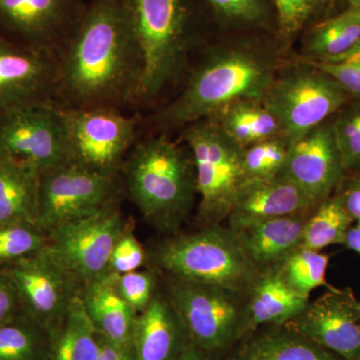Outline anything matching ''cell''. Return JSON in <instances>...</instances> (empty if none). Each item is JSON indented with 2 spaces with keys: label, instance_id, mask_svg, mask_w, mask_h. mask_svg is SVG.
Returning <instances> with one entry per match:
<instances>
[{
  "label": "cell",
  "instance_id": "cell-1",
  "mask_svg": "<svg viewBox=\"0 0 360 360\" xmlns=\"http://www.w3.org/2000/svg\"><path fill=\"white\" fill-rule=\"evenodd\" d=\"M143 61L123 0H89L59 54L56 105L65 110L137 105Z\"/></svg>",
  "mask_w": 360,
  "mask_h": 360
},
{
  "label": "cell",
  "instance_id": "cell-2",
  "mask_svg": "<svg viewBox=\"0 0 360 360\" xmlns=\"http://www.w3.org/2000/svg\"><path fill=\"white\" fill-rule=\"evenodd\" d=\"M193 167L167 135H149L130 149L122 169L123 184L144 219L158 229L174 231L193 206Z\"/></svg>",
  "mask_w": 360,
  "mask_h": 360
},
{
  "label": "cell",
  "instance_id": "cell-3",
  "mask_svg": "<svg viewBox=\"0 0 360 360\" xmlns=\"http://www.w3.org/2000/svg\"><path fill=\"white\" fill-rule=\"evenodd\" d=\"M272 82L266 63L250 52L212 56L193 71L181 94L148 122L158 130L186 127L239 101H262Z\"/></svg>",
  "mask_w": 360,
  "mask_h": 360
},
{
  "label": "cell",
  "instance_id": "cell-4",
  "mask_svg": "<svg viewBox=\"0 0 360 360\" xmlns=\"http://www.w3.org/2000/svg\"><path fill=\"white\" fill-rule=\"evenodd\" d=\"M141 47L143 73L137 105L155 101L195 41L202 0H123Z\"/></svg>",
  "mask_w": 360,
  "mask_h": 360
},
{
  "label": "cell",
  "instance_id": "cell-5",
  "mask_svg": "<svg viewBox=\"0 0 360 360\" xmlns=\"http://www.w3.org/2000/svg\"><path fill=\"white\" fill-rule=\"evenodd\" d=\"M155 262L175 278L212 284L245 295L259 274L238 234L217 225L168 239L156 248Z\"/></svg>",
  "mask_w": 360,
  "mask_h": 360
},
{
  "label": "cell",
  "instance_id": "cell-6",
  "mask_svg": "<svg viewBox=\"0 0 360 360\" xmlns=\"http://www.w3.org/2000/svg\"><path fill=\"white\" fill-rule=\"evenodd\" d=\"M191 149L200 217L215 225L229 217L246 182L243 148L231 141L217 123L202 120L184 127Z\"/></svg>",
  "mask_w": 360,
  "mask_h": 360
},
{
  "label": "cell",
  "instance_id": "cell-7",
  "mask_svg": "<svg viewBox=\"0 0 360 360\" xmlns=\"http://www.w3.org/2000/svg\"><path fill=\"white\" fill-rule=\"evenodd\" d=\"M167 296L188 340L205 352L229 347L250 326L248 295L174 277Z\"/></svg>",
  "mask_w": 360,
  "mask_h": 360
},
{
  "label": "cell",
  "instance_id": "cell-8",
  "mask_svg": "<svg viewBox=\"0 0 360 360\" xmlns=\"http://www.w3.org/2000/svg\"><path fill=\"white\" fill-rule=\"evenodd\" d=\"M307 65L274 80L262 99L290 146L324 123L350 97L333 77Z\"/></svg>",
  "mask_w": 360,
  "mask_h": 360
},
{
  "label": "cell",
  "instance_id": "cell-9",
  "mask_svg": "<svg viewBox=\"0 0 360 360\" xmlns=\"http://www.w3.org/2000/svg\"><path fill=\"white\" fill-rule=\"evenodd\" d=\"M118 179L70 161L39 172L37 224L49 236L63 225L117 202L122 191Z\"/></svg>",
  "mask_w": 360,
  "mask_h": 360
},
{
  "label": "cell",
  "instance_id": "cell-10",
  "mask_svg": "<svg viewBox=\"0 0 360 360\" xmlns=\"http://www.w3.org/2000/svg\"><path fill=\"white\" fill-rule=\"evenodd\" d=\"M61 111L68 161L97 174L120 176L136 142L139 118L113 108H61Z\"/></svg>",
  "mask_w": 360,
  "mask_h": 360
},
{
  "label": "cell",
  "instance_id": "cell-11",
  "mask_svg": "<svg viewBox=\"0 0 360 360\" xmlns=\"http://www.w3.org/2000/svg\"><path fill=\"white\" fill-rule=\"evenodd\" d=\"M127 226L117 201L54 229L45 250L84 286L108 274L111 252Z\"/></svg>",
  "mask_w": 360,
  "mask_h": 360
},
{
  "label": "cell",
  "instance_id": "cell-12",
  "mask_svg": "<svg viewBox=\"0 0 360 360\" xmlns=\"http://www.w3.org/2000/svg\"><path fill=\"white\" fill-rule=\"evenodd\" d=\"M0 155L39 172L68 162L61 108L54 103L37 104L1 116Z\"/></svg>",
  "mask_w": 360,
  "mask_h": 360
},
{
  "label": "cell",
  "instance_id": "cell-13",
  "mask_svg": "<svg viewBox=\"0 0 360 360\" xmlns=\"http://www.w3.org/2000/svg\"><path fill=\"white\" fill-rule=\"evenodd\" d=\"M87 4L85 0H0V34L59 56L82 22Z\"/></svg>",
  "mask_w": 360,
  "mask_h": 360
},
{
  "label": "cell",
  "instance_id": "cell-14",
  "mask_svg": "<svg viewBox=\"0 0 360 360\" xmlns=\"http://www.w3.org/2000/svg\"><path fill=\"white\" fill-rule=\"evenodd\" d=\"M4 269L18 286L25 314L52 335L60 326L82 286L45 248Z\"/></svg>",
  "mask_w": 360,
  "mask_h": 360
},
{
  "label": "cell",
  "instance_id": "cell-15",
  "mask_svg": "<svg viewBox=\"0 0 360 360\" xmlns=\"http://www.w3.org/2000/svg\"><path fill=\"white\" fill-rule=\"evenodd\" d=\"M58 65V54L0 34V117L26 106L54 103Z\"/></svg>",
  "mask_w": 360,
  "mask_h": 360
},
{
  "label": "cell",
  "instance_id": "cell-16",
  "mask_svg": "<svg viewBox=\"0 0 360 360\" xmlns=\"http://www.w3.org/2000/svg\"><path fill=\"white\" fill-rule=\"evenodd\" d=\"M357 303L350 288H331L290 321L291 330L345 360H360Z\"/></svg>",
  "mask_w": 360,
  "mask_h": 360
},
{
  "label": "cell",
  "instance_id": "cell-17",
  "mask_svg": "<svg viewBox=\"0 0 360 360\" xmlns=\"http://www.w3.org/2000/svg\"><path fill=\"white\" fill-rule=\"evenodd\" d=\"M343 172L333 127L322 123L291 144L281 174L321 203L340 184Z\"/></svg>",
  "mask_w": 360,
  "mask_h": 360
},
{
  "label": "cell",
  "instance_id": "cell-18",
  "mask_svg": "<svg viewBox=\"0 0 360 360\" xmlns=\"http://www.w3.org/2000/svg\"><path fill=\"white\" fill-rule=\"evenodd\" d=\"M319 205L281 174L274 179L246 181L227 219L229 229L239 232L265 220L307 213Z\"/></svg>",
  "mask_w": 360,
  "mask_h": 360
},
{
  "label": "cell",
  "instance_id": "cell-19",
  "mask_svg": "<svg viewBox=\"0 0 360 360\" xmlns=\"http://www.w3.org/2000/svg\"><path fill=\"white\" fill-rule=\"evenodd\" d=\"M188 341L168 296L156 291L146 309L137 314L132 338L135 360H179Z\"/></svg>",
  "mask_w": 360,
  "mask_h": 360
},
{
  "label": "cell",
  "instance_id": "cell-20",
  "mask_svg": "<svg viewBox=\"0 0 360 360\" xmlns=\"http://www.w3.org/2000/svg\"><path fill=\"white\" fill-rule=\"evenodd\" d=\"M115 274H108L82 286L80 297L90 321L106 340L132 347L137 312L116 288Z\"/></svg>",
  "mask_w": 360,
  "mask_h": 360
},
{
  "label": "cell",
  "instance_id": "cell-21",
  "mask_svg": "<svg viewBox=\"0 0 360 360\" xmlns=\"http://www.w3.org/2000/svg\"><path fill=\"white\" fill-rule=\"evenodd\" d=\"M307 213L265 220L236 232L246 255L258 270L283 264L302 246Z\"/></svg>",
  "mask_w": 360,
  "mask_h": 360
},
{
  "label": "cell",
  "instance_id": "cell-22",
  "mask_svg": "<svg viewBox=\"0 0 360 360\" xmlns=\"http://www.w3.org/2000/svg\"><path fill=\"white\" fill-rule=\"evenodd\" d=\"M309 300L285 281L279 265L260 270L248 295L250 326L288 323L302 314Z\"/></svg>",
  "mask_w": 360,
  "mask_h": 360
},
{
  "label": "cell",
  "instance_id": "cell-23",
  "mask_svg": "<svg viewBox=\"0 0 360 360\" xmlns=\"http://www.w3.org/2000/svg\"><path fill=\"white\" fill-rule=\"evenodd\" d=\"M39 177L35 168L0 155V224H37Z\"/></svg>",
  "mask_w": 360,
  "mask_h": 360
},
{
  "label": "cell",
  "instance_id": "cell-24",
  "mask_svg": "<svg viewBox=\"0 0 360 360\" xmlns=\"http://www.w3.org/2000/svg\"><path fill=\"white\" fill-rule=\"evenodd\" d=\"M206 120L217 123L231 141L243 149L281 135L276 116L262 101H239Z\"/></svg>",
  "mask_w": 360,
  "mask_h": 360
},
{
  "label": "cell",
  "instance_id": "cell-25",
  "mask_svg": "<svg viewBox=\"0 0 360 360\" xmlns=\"http://www.w3.org/2000/svg\"><path fill=\"white\" fill-rule=\"evenodd\" d=\"M99 350L98 333L86 314L79 293L60 326L51 335L49 360H97Z\"/></svg>",
  "mask_w": 360,
  "mask_h": 360
},
{
  "label": "cell",
  "instance_id": "cell-26",
  "mask_svg": "<svg viewBox=\"0 0 360 360\" xmlns=\"http://www.w3.org/2000/svg\"><path fill=\"white\" fill-rule=\"evenodd\" d=\"M360 42V11H348L314 26L305 37L304 51L310 60L340 58Z\"/></svg>",
  "mask_w": 360,
  "mask_h": 360
},
{
  "label": "cell",
  "instance_id": "cell-27",
  "mask_svg": "<svg viewBox=\"0 0 360 360\" xmlns=\"http://www.w3.org/2000/svg\"><path fill=\"white\" fill-rule=\"evenodd\" d=\"M51 333L27 314L0 324V360H49Z\"/></svg>",
  "mask_w": 360,
  "mask_h": 360
},
{
  "label": "cell",
  "instance_id": "cell-28",
  "mask_svg": "<svg viewBox=\"0 0 360 360\" xmlns=\"http://www.w3.org/2000/svg\"><path fill=\"white\" fill-rule=\"evenodd\" d=\"M352 222L340 194L329 196L317 205L305 222L300 248L321 251L329 245H345Z\"/></svg>",
  "mask_w": 360,
  "mask_h": 360
},
{
  "label": "cell",
  "instance_id": "cell-29",
  "mask_svg": "<svg viewBox=\"0 0 360 360\" xmlns=\"http://www.w3.org/2000/svg\"><path fill=\"white\" fill-rule=\"evenodd\" d=\"M243 360H336L304 336L291 333L265 335L246 348Z\"/></svg>",
  "mask_w": 360,
  "mask_h": 360
},
{
  "label": "cell",
  "instance_id": "cell-30",
  "mask_svg": "<svg viewBox=\"0 0 360 360\" xmlns=\"http://www.w3.org/2000/svg\"><path fill=\"white\" fill-rule=\"evenodd\" d=\"M328 262V255L300 248L279 267L285 281L300 295L309 298L315 288L321 286H326L329 290L333 288L326 278Z\"/></svg>",
  "mask_w": 360,
  "mask_h": 360
},
{
  "label": "cell",
  "instance_id": "cell-31",
  "mask_svg": "<svg viewBox=\"0 0 360 360\" xmlns=\"http://www.w3.org/2000/svg\"><path fill=\"white\" fill-rule=\"evenodd\" d=\"M290 144L281 135L243 149L246 181L274 179L283 172Z\"/></svg>",
  "mask_w": 360,
  "mask_h": 360
},
{
  "label": "cell",
  "instance_id": "cell-32",
  "mask_svg": "<svg viewBox=\"0 0 360 360\" xmlns=\"http://www.w3.org/2000/svg\"><path fill=\"white\" fill-rule=\"evenodd\" d=\"M49 236L37 224H0V265L6 266L44 250Z\"/></svg>",
  "mask_w": 360,
  "mask_h": 360
},
{
  "label": "cell",
  "instance_id": "cell-33",
  "mask_svg": "<svg viewBox=\"0 0 360 360\" xmlns=\"http://www.w3.org/2000/svg\"><path fill=\"white\" fill-rule=\"evenodd\" d=\"M343 169L360 167V101L345 108L331 123Z\"/></svg>",
  "mask_w": 360,
  "mask_h": 360
},
{
  "label": "cell",
  "instance_id": "cell-34",
  "mask_svg": "<svg viewBox=\"0 0 360 360\" xmlns=\"http://www.w3.org/2000/svg\"><path fill=\"white\" fill-rule=\"evenodd\" d=\"M115 283L123 300L137 314L146 309L156 293V274L151 270H136L116 276Z\"/></svg>",
  "mask_w": 360,
  "mask_h": 360
},
{
  "label": "cell",
  "instance_id": "cell-35",
  "mask_svg": "<svg viewBox=\"0 0 360 360\" xmlns=\"http://www.w3.org/2000/svg\"><path fill=\"white\" fill-rule=\"evenodd\" d=\"M220 20L240 25H257L266 18L264 0H202Z\"/></svg>",
  "mask_w": 360,
  "mask_h": 360
},
{
  "label": "cell",
  "instance_id": "cell-36",
  "mask_svg": "<svg viewBox=\"0 0 360 360\" xmlns=\"http://www.w3.org/2000/svg\"><path fill=\"white\" fill-rule=\"evenodd\" d=\"M279 30L283 34H295L302 30L321 8L324 0H274Z\"/></svg>",
  "mask_w": 360,
  "mask_h": 360
},
{
  "label": "cell",
  "instance_id": "cell-37",
  "mask_svg": "<svg viewBox=\"0 0 360 360\" xmlns=\"http://www.w3.org/2000/svg\"><path fill=\"white\" fill-rule=\"evenodd\" d=\"M146 259V251L132 229L125 227L116 241L108 264V274L122 276L139 270Z\"/></svg>",
  "mask_w": 360,
  "mask_h": 360
},
{
  "label": "cell",
  "instance_id": "cell-38",
  "mask_svg": "<svg viewBox=\"0 0 360 360\" xmlns=\"http://www.w3.org/2000/svg\"><path fill=\"white\" fill-rule=\"evenodd\" d=\"M307 65L323 71L340 84L348 96L360 101V65L309 60Z\"/></svg>",
  "mask_w": 360,
  "mask_h": 360
},
{
  "label": "cell",
  "instance_id": "cell-39",
  "mask_svg": "<svg viewBox=\"0 0 360 360\" xmlns=\"http://www.w3.org/2000/svg\"><path fill=\"white\" fill-rule=\"evenodd\" d=\"M25 314L22 302L13 276L6 269H0V324L13 321Z\"/></svg>",
  "mask_w": 360,
  "mask_h": 360
},
{
  "label": "cell",
  "instance_id": "cell-40",
  "mask_svg": "<svg viewBox=\"0 0 360 360\" xmlns=\"http://www.w3.org/2000/svg\"><path fill=\"white\" fill-rule=\"evenodd\" d=\"M338 194L349 217L360 224V177L343 180Z\"/></svg>",
  "mask_w": 360,
  "mask_h": 360
},
{
  "label": "cell",
  "instance_id": "cell-41",
  "mask_svg": "<svg viewBox=\"0 0 360 360\" xmlns=\"http://www.w3.org/2000/svg\"><path fill=\"white\" fill-rule=\"evenodd\" d=\"M101 350L97 360H135L132 347H122L98 333Z\"/></svg>",
  "mask_w": 360,
  "mask_h": 360
},
{
  "label": "cell",
  "instance_id": "cell-42",
  "mask_svg": "<svg viewBox=\"0 0 360 360\" xmlns=\"http://www.w3.org/2000/svg\"><path fill=\"white\" fill-rule=\"evenodd\" d=\"M179 360H212L207 356V352L201 349L191 340L182 350Z\"/></svg>",
  "mask_w": 360,
  "mask_h": 360
},
{
  "label": "cell",
  "instance_id": "cell-43",
  "mask_svg": "<svg viewBox=\"0 0 360 360\" xmlns=\"http://www.w3.org/2000/svg\"><path fill=\"white\" fill-rule=\"evenodd\" d=\"M348 250L360 255V224L350 227L345 238V245Z\"/></svg>",
  "mask_w": 360,
  "mask_h": 360
},
{
  "label": "cell",
  "instance_id": "cell-44",
  "mask_svg": "<svg viewBox=\"0 0 360 360\" xmlns=\"http://www.w3.org/2000/svg\"><path fill=\"white\" fill-rule=\"evenodd\" d=\"M328 63H354V65H360V42L354 49H352L348 53L336 58L335 60L328 61Z\"/></svg>",
  "mask_w": 360,
  "mask_h": 360
},
{
  "label": "cell",
  "instance_id": "cell-45",
  "mask_svg": "<svg viewBox=\"0 0 360 360\" xmlns=\"http://www.w3.org/2000/svg\"><path fill=\"white\" fill-rule=\"evenodd\" d=\"M349 4L350 7L352 8H357V7H360V0H345Z\"/></svg>",
  "mask_w": 360,
  "mask_h": 360
},
{
  "label": "cell",
  "instance_id": "cell-46",
  "mask_svg": "<svg viewBox=\"0 0 360 360\" xmlns=\"http://www.w3.org/2000/svg\"><path fill=\"white\" fill-rule=\"evenodd\" d=\"M357 310H359V321H360V302L357 303Z\"/></svg>",
  "mask_w": 360,
  "mask_h": 360
},
{
  "label": "cell",
  "instance_id": "cell-47",
  "mask_svg": "<svg viewBox=\"0 0 360 360\" xmlns=\"http://www.w3.org/2000/svg\"><path fill=\"white\" fill-rule=\"evenodd\" d=\"M357 8H359V11H360V7H357Z\"/></svg>",
  "mask_w": 360,
  "mask_h": 360
},
{
  "label": "cell",
  "instance_id": "cell-48",
  "mask_svg": "<svg viewBox=\"0 0 360 360\" xmlns=\"http://www.w3.org/2000/svg\"><path fill=\"white\" fill-rule=\"evenodd\" d=\"M359 169H360V167L359 168Z\"/></svg>",
  "mask_w": 360,
  "mask_h": 360
}]
</instances>
